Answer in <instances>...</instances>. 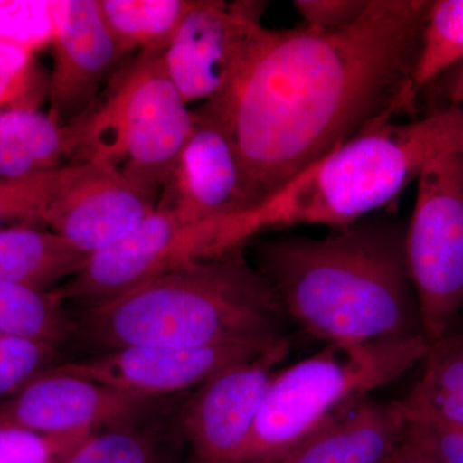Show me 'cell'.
Masks as SVG:
<instances>
[{
    "instance_id": "5b68a950",
    "label": "cell",
    "mask_w": 463,
    "mask_h": 463,
    "mask_svg": "<svg viewBox=\"0 0 463 463\" xmlns=\"http://www.w3.org/2000/svg\"><path fill=\"white\" fill-rule=\"evenodd\" d=\"M188 109L164 67L163 52H139L90 114L70 125L72 163L112 167L160 196L190 136Z\"/></svg>"
},
{
    "instance_id": "7a4b0ae2",
    "label": "cell",
    "mask_w": 463,
    "mask_h": 463,
    "mask_svg": "<svg viewBox=\"0 0 463 463\" xmlns=\"http://www.w3.org/2000/svg\"><path fill=\"white\" fill-rule=\"evenodd\" d=\"M405 230L368 218L323 239L255 241V267L289 321L327 345L423 336L408 273Z\"/></svg>"
},
{
    "instance_id": "4316f807",
    "label": "cell",
    "mask_w": 463,
    "mask_h": 463,
    "mask_svg": "<svg viewBox=\"0 0 463 463\" xmlns=\"http://www.w3.org/2000/svg\"><path fill=\"white\" fill-rule=\"evenodd\" d=\"M57 170L27 178H0V230L7 222L41 223Z\"/></svg>"
},
{
    "instance_id": "30bf717a",
    "label": "cell",
    "mask_w": 463,
    "mask_h": 463,
    "mask_svg": "<svg viewBox=\"0 0 463 463\" xmlns=\"http://www.w3.org/2000/svg\"><path fill=\"white\" fill-rule=\"evenodd\" d=\"M157 200L112 167L67 164L57 169L43 224L91 257L136 230Z\"/></svg>"
},
{
    "instance_id": "8992f818",
    "label": "cell",
    "mask_w": 463,
    "mask_h": 463,
    "mask_svg": "<svg viewBox=\"0 0 463 463\" xmlns=\"http://www.w3.org/2000/svg\"><path fill=\"white\" fill-rule=\"evenodd\" d=\"M416 181L405 261L423 336L432 343L449 332L463 307V154L434 158Z\"/></svg>"
},
{
    "instance_id": "4dcf8cb0",
    "label": "cell",
    "mask_w": 463,
    "mask_h": 463,
    "mask_svg": "<svg viewBox=\"0 0 463 463\" xmlns=\"http://www.w3.org/2000/svg\"><path fill=\"white\" fill-rule=\"evenodd\" d=\"M407 443L410 444L411 450H412L413 463H441L434 456H431L430 453L425 452L421 448L414 446L411 441L407 440Z\"/></svg>"
},
{
    "instance_id": "2e32d148",
    "label": "cell",
    "mask_w": 463,
    "mask_h": 463,
    "mask_svg": "<svg viewBox=\"0 0 463 463\" xmlns=\"http://www.w3.org/2000/svg\"><path fill=\"white\" fill-rule=\"evenodd\" d=\"M88 259L52 231L32 225L0 230V282L52 291L80 272Z\"/></svg>"
},
{
    "instance_id": "9c48e42d",
    "label": "cell",
    "mask_w": 463,
    "mask_h": 463,
    "mask_svg": "<svg viewBox=\"0 0 463 463\" xmlns=\"http://www.w3.org/2000/svg\"><path fill=\"white\" fill-rule=\"evenodd\" d=\"M289 349L288 337L194 390L179 414L188 463H241L265 392Z\"/></svg>"
},
{
    "instance_id": "4fadbf2b",
    "label": "cell",
    "mask_w": 463,
    "mask_h": 463,
    "mask_svg": "<svg viewBox=\"0 0 463 463\" xmlns=\"http://www.w3.org/2000/svg\"><path fill=\"white\" fill-rule=\"evenodd\" d=\"M194 125L157 200L184 222L245 210L242 172L230 125L213 106L194 109Z\"/></svg>"
},
{
    "instance_id": "cb8c5ba5",
    "label": "cell",
    "mask_w": 463,
    "mask_h": 463,
    "mask_svg": "<svg viewBox=\"0 0 463 463\" xmlns=\"http://www.w3.org/2000/svg\"><path fill=\"white\" fill-rule=\"evenodd\" d=\"M48 83L35 54L0 43V109H39L48 99Z\"/></svg>"
},
{
    "instance_id": "1f68e13d",
    "label": "cell",
    "mask_w": 463,
    "mask_h": 463,
    "mask_svg": "<svg viewBox=\"0 0 463 463\" xmlns=\"http://www.w3.org/2000/svg\"><path fill=\"white\" fill-rule=\"evenodd\" d=\"M392 463H413L412 450H411L407 440L404 441L403 447L401 448V450H399L398 455L395 456Z\"/></svg>"
},
{
    "instance_id": "5bb4252c",
    "label": "cell",
    "mask_w": 463,
    "mask_h": 463,
    "mask_svg": "<svg viewBox=\"0 0 463 463\" xmlns=\"http://www.w3.org/2000/svg\"><path fill=\"white\" fill-rule=\"evenodd\" d=\"M53 67L48 114L61 127L78 123L97 103L103 79L121 54L109 33L99 0H56Z\"/></svg>"
},
{
    "instance_id": "6da1fadb",
    "label": "cell",
    "mask_w": 463,
    "mask_h": 463,
    "mask_svg": "<svg viewBox=\"0 0 463 463\" xmlns=\"http://www.w3.org/2000/svg\"><path fill=\"white\" fill-rule=\"evenodd\" d=\"M432 2L370 0L336 32L273 30L224 116L239 152L245 210L326 155L414 109Z\"/></svg>"
},
{
    "instance_id": "ba28073f",
    "label": "cell",
    "mask_w": 463,
    "mask_h": 463,
    "mask_svg": "<svg viewBox=\"0 0 463 463\" xmlns=\"http://www.w3.org/2000/svg\"><path fill=\"white\" fill-rule=\"evenodd\" d=\"M221 218L184 222L156 207L123 240L91 255L83 269L58 286L57 292L66 303L90 309L161 274L233 251Z\"/></svg>"
},
{
    "instance_id": "44dd1931",
    "label": "cell",
    "mask_w": 463,
    "mask_h": 463,
    "mask_svg": "<svg viewBox=\"0 0 463 463\" xmlns=\"http://www.w3.org/2000/svg\"><path fill=\"white\" fill-rule=\"evenodd\" d=\"M57 289H38L0 282V335L62 346L78 334V321L67 312Z\"/></svg>"
},
{
    "instance_id": "e0dca14e",
    "label": "cell",
    "mask_w": 463,
    "mask_h": 463,
    "mask_svg": "<svg viewBox=\"0 0 463 463\" xmlns=\"http://www.w3.org/2000/svg\"><path fill=\"white\" fill-rule=\"evenodd\" d=\"M71 127L36 109H0V178L51 173L72 156Z\"/></svg>"
},
{
    "instance_id": "603a6c76",
    "label": "cell",
    "mask_w": 463,
    "mask_h": 463,
    "mask_svg": "<svg viewBox=\"0 0 463 463\" xmlns=\"http://www.w3.org/2000/svg\"><path fill=\"white\" fill-rule=\"evenodd\" d=\"M56 0H0V43L36 54L51 47Z\"/></svg>"
},
{
    "instance_id": "ffe728a7",
    "label": "cell",
    "mask_w": 463,
    "mask_h": 463,
    "mask_svg": "<svg viewBox=\"0 0 463 463\" xmlns=\"http://www.w3.org/2000/svg\"><path fill=\"white\" fill-rule=\"evenodd\" d=\"M191 5L192 0H99L121 57L133 51H165Z\"/></svg>"
},
{
    "instance_id": "f546056e",
    "label": "cell",
    "mask_w": 463,
    "mask_h": 463,
    "mask_svg": "<svg viewBox=\"0 0 463 463\" xmlns=\"http://www.w3.org/2000/svg\"><path fill=\"white\" fill-rule=\"evenodd\" d=\"M443 76H447L444 91H446L448 106L463 108V63Z\"/></svg>"
},
{
    "instance_id": "7c38bea8",
    "label": "cell",
    "mask_w": 463,
    "mask_h": 463,
    "mask_svg": "<svg viewBox=\"0 0 463 463\" xmlns=\"http://www.w3.org/2000/svg\"><path fill=\"white\" fill-rule=\"evenodd\" d=\"M279 343H228L205 347L128 346L54 367L133 397L167 399L196 390L230 365L255 358Z\"/></svg>"
},
{
    "instance_id": "d4e9b609",
    "label": "cell",
    "mask_w": 463,
    "mask_h": 463,
    "mask_svg": "<svg viewBox=\"0 0 463 463\" xmlns=\"http://www.w3.org/2000/svg\"><path fill=\"white\" fill-rule=\"evenodd\" d=\"M90 435L42 434L0 419V463H65Z\"/></svg>"
},
{
    "instance_id": "f1b7e54d",
    "label": "cell",
    "mask_w": 463,
    "mask_h": 463,
    "mask_svg": "<svg viewBox=\"0 0 463 463\" xmlns=\"http://www.w3.org/2000/svg\"><path fill=\"white\" fill-rule=\"evenodd\" d=\"M407 440L441 463H463V429L408 422Z\"/></svg>"
},
{
    "instance_id": "484cf974",
    "label": "cell",
    "mask_w": 463,
    "mask_h": 463,
    "mask_svg": "<svg viewBox=\"0 0 463 463\" xmlns=\"http://www.w3.org/2000/svg\"><path fill=\"white\" fill-rule=\"evenodd\" d=\"M60 347L0 335V403L57 365Z\"/></svg>"
},
{
    "instance_id": "83f0119b",
    "label": "cell",
    "mask_w": 463,
    "mask_h": 463,
    "mask_svg": "<svg viewBox=\"0 0 463 463\" xmlns=\"http://www.w3.org/2000/svg\"><path fill=\"white\" fill-rule=\"evenodd\" d=\"M370 0H295L303 26L318 32H336L354 24Z\"/></svg>"
},
{
    "instance_id": "ac0fdd59",
    "label": "cell",
    "mask_w": 463,
    "mask_h": 463,
    "mask_svg": "<svg viewBox=\"0 0 463 463\" xmlns=\"http://www.w3.org/2000/svg\"><path fill=\"white\" fill-rule=\"evenodd\" d=\"M420 380L399 399L408 422L463 429V332L432 341Z\"/></svg>"
},
{
    "instance_id": "3957f363",
    "label": "cell",
    "mask_w": 463,
    "mask_h": 463,
    "mask_svg": "<svg viewBox=\"0 0 463 463\" xmlns=\"http://www.w3.org/2000/svg\"><path fill=\"white\" fill-rule=\"evenodd\" d=\"M288 317L243 249L161 274L85 309L78 334L99 353L128 346L279 343Z\"/></svg>"
},
{
    "instance_id": "7402d4cb",
    "label": "cell",
    "mask_w": 463,
    "mask_h": 463,
    "mask_svg": "<svg viewBox=\"0 0 463 463\" xmlns=\"http://www.w3.org/2000/svg\"><path fill=\"white\" fill-rule=\"evenodd\" d=\"M463 63V0L432 2L414 69L417 93Z\"/></svg>"
},
{
    "instance_id": "277c9868",
    "label": "cell",
    "mask_w": 463,
    "mask_h": 463,
    "mask_svg": "<svg viewBox=\"0 0 463 463\" xmlns=\"http://www.w3.org/2000/svg\"><path fill=\"white\" fill-rule=\"evenodd\" d=\"M425 336L325 349L277 371L241 463H279L374 392L401 379L428 353Z\"/></svg>"
},
{
    "instance_id": "d6986e66",
    "label": "cell",
    "mask_w": 463,
    "mask_h": 463,
    "mask_svg": "<svg viewBox=\"0 0 463 463\" xmlns=\"http://www.w3.org/2000/svg\"><path fill=\"white\" fill-rule=\"evenodd\" d=\"M166 416L93 432L65 463H188L179 421Z\"/></svg>"
},
{
    "instance_id": "9a60e30c",
    "label": "cell",
    "mask_w": 463,
    "mask_h": 463,
    "mask_svg": "<svg viewBox=\"0 0 463 463\" xmlns=\"http://www.w3.org/2000/svg\"><path fill=\"white\" fill-rule=\"evenodd\" d=\"M407 430L399 401L365 399L279 463H392Z\"/></svg>"
},
{
    "instance_id": "52a82bcc",
    "label": "cell",
    "mask_w": 463,
    "mask_h": 463,
    "mask_svg": "<svg viewBox=\"0 0 463 463\" xmlns=\"http://www.w3.org/2000/svg\"><path fill=\"white\" fill-rule=\"evenodd\" d=\"M265 8L255 0H192L163 52L166 74L187 105L230 102L272 36Z\"/></svg>"
},
{
    "instance_id": "8fae6325",
    "label": "cell",
    "mask_w": 463,
    "mask_h": 463,
    "mask_svg": "<svg viewBox=\"0 0 463 463\" xmlns=\"http://www.w3.org/2000/svg\"><path fill=\"white\" fill-rule=\"evenodd\" d=\"M166 399L133 397L51 367L0 403V419L62 437L151 421L166 416Z\"/></svg>"
}]
</instances>
